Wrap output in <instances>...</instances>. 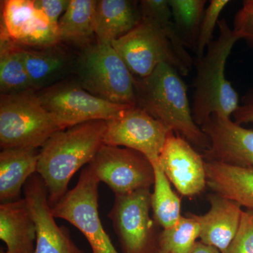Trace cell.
Masks as SVG:
<instances>
[{
    "instance_id": "28",
    "label": "cell",
    "mask_w": 253,
    "mask_h": 253,
    "mask_svg": "<svg viewBox=\"0 0 253 253\" xmlns=\"http://www.w3.org/2000/svg\"><path fill=\"white\" fill-rule=\"evenodd\" d=\"M223 253H253V212L244 211L239 231Z\"/></svg>"
},
{
    "instance_id": "10",
    "label": "cell",
    "mask_w": 253,
    "mask_h": 253,
    "mask_svg": "<svg viewBox=\"0 0 253 253\" xmlns=\"http://www.w3.org/2000/svg\"><path fill=\"white\" fill-rule=\"evenodd\" d=\"M88 166L100 182L115 195L129 194L154 186V166L144 155L127 148L104 144Z\"/></svg>"
},
{
    "instance_id": "25",
    "label": "cell",
    "mask_w": 253,
    "mask_h": 253,
    "mask_svg": "<svg viewBox=\"0 0 253 253\" xmlns=\"http://www.w3.org/2000/svg\"><path fill=\"white\" fill-rule=\"evenodd\" d=\"M173 23L183 44L196 50L206 0H168Z\"/></svg>"
},
{
    "instance_id": "8",
    "label": "cell",
    "mask_w": 253,
    "mask_h": 253,
    "mask_svg": "<svg viewBox=\"0 0 253 253\" xmlns=\"http://www.w3.org/2000/svg\"><path fill=\"white\" fill-rule=\"evenodd\" d=\"M36 91L42 104L62 129L89 121H108L133 106L100 99L77 81H63Z\"/></svg>"
},
{
    "instance_id": "30",
    "label": "cell",
    "mask_w": 253,
    "mask_h": 253,
    "mask_svg": "<svg viewBox=\"0 0 253 253\" xmlns=\"http://www.w3.org/2000/svg\"><path fill=\"white\" fill-rule=\"evenodd\" d=\"M34 6L44 15L54 27L58 28L60 18L66 11L71 0H33Z\"/></svg>"
},
{
    "instance_id": "27",
    "label": "cell",
    "mask_w": 253,
    "mask_h": 253,
    "mask_svg": "<svg viewBox=\"0 0 253 253\" xmlns=\"http://www.w3.org/2000/svg\"><path fill=\"white\" fill-rule=\"evenodd\" d=\"M229 2V0H211L205 10L195 50L197 58L204 56L206 48L207 49L210 43L212 41L213 33L216 25L219 22V16Z\"/></svg>"
},
{
    "instance_id": "11",
    "label": "cell",
    "mask_w": 253,
    "mask_h": 253,
    "mask_svg": "<svg viewBox=\"0 0 253 253\" xmlns=\"http://www.w3.org/2000/svg\"><path fill=\"white\" fill-rule=\"evenodd\" d=\"M171 132L147 111L133 106L106 121L104 144L138 151L151 162L157 161Z\"/></svg>"
},
{
    "instance_id": "21",
    "label": "cell",
    "mask_w": 253,
    "mask_h": 253,
    "mask_svg": "<svg viewBox=\"0 0 253 253\" xmlns=\"http://www.w3.org/2000/svg\"><path fill=\"white\" fill-rule=\"evenodd\" d=\"M207 186L253 212V168L206 161Z\"/></svg>"
},
{
    "instance_id": "14",
    "label": "cell",
    "mask_w": 253,
    "mask_h": 253,
    "mask_svg": "<svg viewBox=\"0 0 253 253\" xmlns=\"http://www.w3.org/2000/svg\"><path fill=\"white\" fill-rule=\"evenodd\" d=\"M201 127L211 143L204 151L205 161L253 168V129L217 115H212Z\"/></svg>"
},
{
    "instance_id": "24",
    "label": "cell",
    "mask_w": 253,
    "mask_h": 253,
    "mask_svg": "<svg viewBox=\"0 0 253 253\" xmlns=\"http://www.w3.org/2000/svg\"><path fill=\"white\" fill-rule=\"evenodd\" d=\"M0 49L1 94H14L33 89L20 46L7 36L1 34Z\"/></svg>"
},
{
    "instance_id": "2",
    "label": "cell",
    "mask_w": 253,
    "mask_h": 253,
    "mask_svg": "<svg viewBox=\"0 0 253 253\" xmlns=\"http://www.w3.org/2000/svg\"><path fill=\"white\" fill-rule=\"evenodd\" d=\"M180 76L175 68L163 63L148 77L135 78L136 106L205 151L211 145L209 138L194 121L187 86Z\"/></svg>"
},
{
    "instance_id": "13",
    "label": "cell",
    "mask_w": 253,
    "mask_h": 253,
    "mask_svg": "<svg viewBox=\"0 0 253 253\" xmlns=\"http://www.w3.org/2000/svg\"><path fill=\"white\" fill-rule=\"evenodd\" d=\"M1 34L18 45L44 48L60 44L58 28L34 6L31 0H6L1 3Z\"/></svg>"
},
{
    "instance_id": "29",
    "label": "cell",
    "mask_w": 253,
    "mask_h": 253,
    "mask_svg": "<svg viewBox=\"0 0 253 253\" xmlns=\"http://www.w3.org/2000/svg\"><path fill=\"white\" fill-rule=\"evenodd\" d=\"M233 31L253 48V0H246L234 18Z\"/></svg>"
},
{
    "instance_id": "7",
    "label": "cell",
    "mask_w": 253,
    "mask_h": 253,
    "mask_svg": "<svg viewBox=\"0 0 253 253\" xmlns=\"http://www.w3.org/2000/svg\"><path fill=\"white\" fill-rule=\"evenodd\" d=\"M100 181L89 166L82 171L76 186L51 208L55 218L71 223L81 231L91 249V253H119L106 234L100 219Z\"/></svg>"
},
{
    "instance_id": "6",
    "label": "cell",
    "mask_w": 253,
    "mask_h": 253,
    "mask_svg": "<svg viewBox=\"0 0 253 253\" xmlns=\"http://www.w3.org/2000/svg\"><path fill=\"white\" fill-rule=\"evenodd\" d=\"M61 127L33 89L0 96V146L39 149Z\"/></svg>"
},
{
    "instance_id": "4",
    "label": "cell",
    "mask_w": 253,
    "mask_h": 253,
    "mask_svg": "<svg viewBox=\"0 0 253 253\" xmlns=\"http://www.w3.org/2000/svg\"><path fill=\"white\" fill-rule=\"evenodd\" d=\"M219 34L207 47V52L194 60L193 118L201 126L212 115L230 118L240 106L238 93L225 77L226 63L240 38L225 19L218 22Z\"/></svg>"
},
{
    "instance_id": "12",
    "label": "cell",
    "mask_w": 253,
    "mask_h": 253,
    "mask_svg": "<svg viewBox=\"0 0 253 253\" xmlns=\"http://www.w3.org/2000/svg\"><path fill=\"white\" fill-rule=\"evenodd\" d=\"M157 162L180 196L195 197L207 187L204 156L179 134L169 133Z\"/></svg>"
},
{
    "instance_id": "22",
    "label": "cell",
    "mask_w": 253,
    "mask_h": 253,
    "mask_svg": "<svg viewBox=\"0 0 253 253\" xmlns=\"http://www.w3.org/2000/svg\"><path fill=\"white\" fill-rule=\"evenodd\" d=\"M95 4L96 0H71L58 25L60 43L83 48L91 44L95 36Z\"/></svg>"
},
{
    "instance_id": "15",
    "label": "cell",
    "mask_w": 253,
    "mask_h": 253,
    "mask_svg": "<svg viewBox=\"0 0 253 253\" xmlns=\"http://www.w3.org/2000/svg\"><path fill=\"white\" fill-rule=\"evenodd\" d=\"M23 193L36 224L33 253H84L74 244L66 229L55 221L45 184L38 173L26 181Z\"/></svg>"
},
{
    "instance_id": "9",
    "label": "cell",
    "mask_w": 253,
    "mask_h": 253,
    "mask_svg": "<svg viewBox=\"0 0 253 253\" xmlns=\"http://www.w3.org/2000/svg\"><path fill=\"white\" fill-rule=\"evenodd\" d=\"M150 189L115 195L109 217L123 253H154L157 246L156 224L150 216Z\"/></svg>"
},
{
    "instance_id": "23",
    "label": "cell",
    "mask_w": 253,
    "mask_h": 253,
    "mask_svg": "<svg viewBox=\"0 0 253 253\" xmlns=\"http://www.w3.org/2000/svg\"><path fill=\"white\" fill-rule=\"evenodd\" d=\"M155 180L151 192V211L156 225L167 229L174 225L182 217L181 199L172 189V184L160 167L157 161L152 162Z\"/></svg>"
},
{
    "instance_id": "18",
    "label": "cell",
    "mask_w": 253,
    "mask_h": 253,
    "mask_svg": "<svg viewBox=\"0 0 253 253\" xmlns=\"http://www.w3.org/2000/svg\"><path fill=\"white\" fill-rule=\"evenodd\" d=\"M141 19L139 4L129 0H96L95 36L99 42L111 44L126 36Z\"/></svg>"
},
{
    "instance_id": "26",
    "label": "cell",
    "mask_w": 253,
    "mask_h": 253,
    "mask_svg": "<svg viewBox=\"0 0 253 253\" xmlns=\"http://www.w3.org/2000/svg\"><path fill=\"white\" fill-rule=\"evenodd\" d=\"M201 234L193 213L182 215L174 225L158 233L156 251L161 253H191Z\"/></svg>"
},
{
    "instance_id": "20",
    "label": "cell",
    "mask_w": 253,
    "mask_h": 253,
    "mask_svg": "<svg viewBox=\"0 0 253 253\" xmlns=\"http://www.w3.org/2000/svg\"><path fill=\"white\" fill-rule=\"evenodd\" d=\"M38 149L9 148L0 153V201L1 204L19 200L28 179L37 173Z\"/></svg>"
},
{
    "instance_id": "32",
    "label": "cell",
    "mask_w": 253,
    "mask_h": 253,
    "mask_svg": "<svg viewBox=\"0 0 253 253\" xmlns=\"http://www.w3.org/2000/svg\"><path fill=\"white\" fill-rule=\"evenodd\" d=\"M154 253H161L158 252V251L155 250ZM191 253H221L219 251H218L215 248L212 247V246H208L203 244L202 242L199 241L196 243V246H195L194 249L191 251Z\"/></svg>"
},
{
    "instance_id": "19",
    "label": "cell",
    "mask_w": 253,
    "mask_h": 253,
    "mask_svg": "<svg viewBox=\"0 0 253 253\" xmlns=\"http://www.w3.org/2000/svg\"><path fill=\"white\" fill-rule=\"evenodd\" d=\"M0 239L6 253H33L36 229L24 198L0 205Z\"/></svg>"
},
{
    "instance_id": "3",
    "label": "cell",
    "mask_w": 253,
    "mask_h": 253,
    "mask_svg": "<svg viewBox=\"0 0 253 253\" xmlns=\"http://www.w3.org/2000/svg\"><path fill=\"white\" fill-rule=\"evenodd\" d=\"M111 44L136 78L148 77L163 63L186 76L194 65L172 18L157 21L141 17L134 29Z\"/></svg>"
},
{
    "instance_id": "31",
    "label": "cell",
    "mask_w": 253,
    "mask_h": 253,
    "mask_svg": "<svg viewBox=\"0 0 253 253\" xmlns=\"http://www.w3.org/2000/svg\"><path fill=\"white\" fill-rule=\"evenodd\" d=\"M242 102L233 114L234 122L239 125L253 123V91L248 93L243 98Z\"/></svg>"
},
{
    "instance_id": "33",
    "label": "cell",
    "mask_w": 253,
    "mask_h": 253,
    "mask_svg": "<svg viewBox=\"0 0 253 253\" xmlns=\"http://www.w3.org/2000/svg\"><path fill=\"white\" fill-rule=\"evenodd\" d=\"M1 253H6V252H1Z\"/></svg>"
},
{
    "instance_id": "17",
    "label": "cell",
    "mask_w": 253,
    "mask_h": 253,
    "mask_svg": "<svg viewBox=\"0 0 253 253\" xmlns=\"http://www.w3.org/2000/svg\"><path fill=\"white\" fill-rule=\"evenodd\" d=\"M20 47L32 88L36 91L63 81L74 65L59 44L44 48Z\"/></svg>"
},
{
    "instance_id": "1",
    "label": "cell",
    "mask_w": 253,
    "mask_h": 253,
    "mask_svg": "<svg viewBox=\"0 0 253 253\" xmlns=\"http://www.w3.org/2000/svg\"><path fill=\"white\" fill-rule=\"evenodd\" d=\"M106 130V121H89L56 131L42 146L37 173L45 184L51 207L68 192L73 175L104 144Z\"/></svg>"
},
{
    "instance_id": "16",
    "label": "cell",
    "mask_w": 253,
    "mask_h": 253,
    "mask_svg": "<svg viewBox=\"0 0 253 253\" xmlns=\"http://www.w3.org/2000/svg\"><path fill=\"white\" fill-rule=\"evenodd\" d=\"M210 209L206 214H194L201 228L199 241L223 253L239 231L244 211L236 201L212 193L208 196Z\"/></svg>"
},
{
    "instance_id": "5",
    "label": "cell",
    "mask_w": 253,
    "mask_h": 253,
    "mask_svg": "<svg viewBox=\"0 0 253 253\" xmlns=\"http://www.w3.org/2000/svg\"><path fill=\"white\" fill-rule=\"evenodd\" d=\"M78 84L113 104L136 106L135 78L112 44L96 41L83 48L75 62Z\"/></svg>"
}]
</instances>
